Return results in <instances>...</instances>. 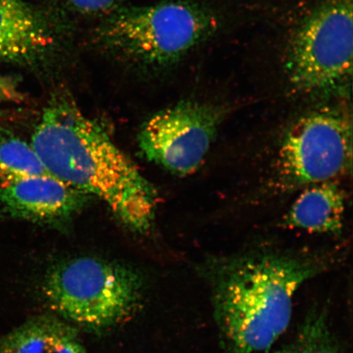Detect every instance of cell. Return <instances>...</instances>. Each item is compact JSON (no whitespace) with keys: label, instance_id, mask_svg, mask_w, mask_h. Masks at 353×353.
Segmentation results:
<instances>
[{"label":"cell","instance_id":"1","mask_svg":"<svg viewBox=\"0 0 353 353\" xmlns=\"http://www.w3.org/2000/svg\"><path fill=\"white\" fill-rule=\"evenodd\" d=\"M327 256L259 251L210 257L199 267L210 289L224 353H269L289 327L295 294L331 267Z\"/></svg>","mask_w":353,"mask_h":353},{"label":"cell","instance_id":"2","mask_svg":"<svg viewBox=\"0 0 353 353\" xmlns=\"http://www.w3.org/2000/svg\"><path fill=\"white\" fill-rule=\"evenodd\" d=\"M32 145L48 174L99 198L131 231L143 234L151 229L156 190L107 131L70 97L57 95L50 101Z\"/></svg>","mask_w":353,"mask_h":353},{"label":"cell","instance_id":"3","mask_svg":"<svg viewBox=\"0 0 353 353\" xmlns=\"http://www.w3.org/2000/svg\"><path fill=\"white\" fill-rule=\"evenodd\" d=\"M219 28L209 8L191 0L122 6L94 33L101 51L136 68L159 70L179 63Z\"/></svg>","mask_w":353,"mask_h":353},{"label":"cell","instance_id":"4","mask_svg":"<svg viewBox=\"0 0 353 353\" xmlns=\"http://www.w3.org/2000/svg\"><path fill=\"white\" fill-rule=\"evenodd\" d=\"M43 288L48 303L63 319L101 332L135 312L143 297V279L125 264L78 257L54 264Z\"/></svg>","mask_w":353,"mask_h":353},{"label":"cell","instance_id":"5","mask_svg":"<svg viewBox=\"0 0 353 353\" xmlns=\"http://www.w3.org/2000/svg\"><path fill=\"white\" fill-rule=\"evenodd\" d=\"M352 0H325L304 17L288 46L285 70L301 94L341 88L352 72Z\"/></svg>","mask_w":353,"mask_h":353},{"label":"cell","instance_id":"6","mask_svg":"<svg viewBox=\"0 0 353 353\" xmlns=\"http://www.w3.org/2000/svg\"><path fill=\"white\" fill-rule=\"evenodd\" d=\"M352 125L346 112L313 110L290 128L281 140L275 183L282 191L334 181L352 170Z\"/></svg>","mask_w":353,"mask_h":353},{"label":"cell","instance_id":"7","mask_svg":"<svg viewBox=\"0 0 353 353\" xmlns=\"http://www.w3.org/2000/svg\"><path fill=\"white\" fill-rule=\"evenodd\" d=\"M224 114L214 105L181 101L145 123L139 135L141 151L171 173L192 174L205 161Z\"/></svg>","mask_w":353,"mask_h":353},{"label":"cell","instance_id":"8","mask_svg":"<svg viewBox=\"0 0 353 353\" xmlns=\"http://www.w3.org/2000/svg\"><path fill=\"white\" fill-rule=\"evenodd\" d=\"M88 200L85 193L51 174L22 176L0 184V203L8 213L34 223H65Z\"/></svg>","mask_w":353,"mask_h":353},{"label":"cell","instance_id":"9","mask_svg":"<svg viewBox=\"0 0 353 353\" xmlns=\"http://www.w3.org/2000/svg\"><path fill=\"white\" fill-rule=\"evenodd\" d=\"M59 42L46 13L23 0H0V61L39 65L50 59Z\"/></svg>","mask_w":353,"mask_h":353},{"label":"cell","instance_id":"10","mask_svg":"<svg viewBox=\"0 0 353 353\" xmlns=\"http://www.w3.org/2000/svg\"><path fill=\"white\" fill-rule=\"evenodd\" d=\"M284 218L286 227L338 235L343 227L345 195L334 181L304 188Z\"/></svg>","mask_w":353,"mask_h":353},{"label":"cell","instance_id":"11","mask_svg":"<svg viewBox=\"0 0 353 353\" xmlns=\"http://www.w3.org/2000/svg\"><path fill=\"white\" fill-rule=\"evenodd\" d=\"M0 353H88L77 330L50 315L33 317L0 341Z\"/></svg>","mask_w":353,"mask_h":353},{"label":"cell","instance_id":"12","mask_svg":"<svg viewBox=\"0 0 353 353\" xmlns=\"http://www.w3.org/2000/svg\"><path fill=\"white\" fill-rule=\"evenodd\" d=\"M273 353H342L327 308L312 307L293 339Z\"/></svg>","mask_w":353,"mask_h":353},{"label":"cell","instance_id":"13","mask_svg":"<svg viewBox=\"0 0 353 353\" xmlns=\"http://www.w3.org/2000/svg\"><path fill=\"white\" fill-rule=\"evenodd\" d=\"M50 174L32 144L0 125V184L22 176Z\"/></svg>","mask_w":353,"mask_h":353},{"label":"cell","instance_id":"14","mask_svg":"<svg viewBox=\"0 0 353 353\" xmlns=\"http://www.w3.org/2000/svg\"><path fill=\"white\" fill-rule=\"evenodd\" d=\"M125 0H68L74 12L87 16H105L123 6Z\"/></svg>","mask_w":353,"mask_h":353},{"label":"cell","instance_id":"15","mask_svg":"<svg viewBox=\"0 0 353 353\" xmlns=\"http://www.w3.org/2000/svg\"><path fill=\"white\" fill-rule=\"evenodd\" d=\"M24 95L12 79L0 72V103H19L24 101Z\"/></svg>","mask_w":353,"mask_h":353},{"label":"cell","instance_id":"16","mask_svg":"<svg viewBox=\"0 0 353 353\" xmlns=\"http://www.w3.org/2000/svg\"><path fill=\"white\" fill-rule=\"evenodd\" d=\"M8 118V112L6 110H0V121L6 120Z\"/></svg>","mask_w":353,"mask_h":353}]
</instances>
